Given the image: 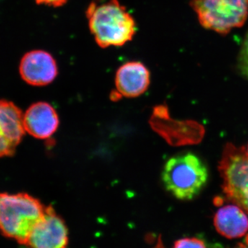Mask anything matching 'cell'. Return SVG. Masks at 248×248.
Masks as SVG:
<instances>
[{
	"instance_id": "cell-6",
	"label": "cell",
	"mask_w": 248,
	"mask_h": 248,
	"mask_svg": "<svg viewBox=\"0 0 248 248\" xmlns=\"http://www.w3.org/2000/svg\"><path fill=\"white\" fill-rule=\"evenodd\" d=\"M27 245L32 248H67L66 225L51 206L46 208L45 215L32 230Z\"/></svg>"
},
{
	"instance_id": "cell-12",
	"label": "cell",
	"mask_w": 248,
	"mask_h": 248,
	"mask_svg": "<svg viewBox=\"0 0 248 248\" xmlns=\"http://www.w3.org/2000/svg\"><path fill=\"white\" fill-rule=\"evenodd\" d=\"M237 68L241 76L248 80V31L238 55Z\"/></svg>"
},
{
	"instance_id": "cell-5",
	"label": "cell",
	"mask_w": 248,
	"mask_h": 248,
	"mask_svg": "<svg viewBox=\"0 0 248 248\" xmlns=\"http://www.w3.org/2000/svg\"><path fill=\"white\" fill-rule=\"evenodd\" d=\"M218 170L227 199L248 214V155L246 149L227 143Z\"/></svg>"
},
{
	"instance_id": "cell-1",
	"label": "cell",
	"mask_w": 248,
	"mask_h": 248,
	"mask_svg": "<svg viewBox=\"0 0 248 248\" xmlns=\"http://www.w3.org/2000/svg\"><path fill=\"white\" fill-rule=\"evenodd\" d=\"M89 27L96 43L102 48L123 46L136 33L135 19L118 0L102 4L92 2L86 11Z\"/></svg>"
},
{
	"instance_id": "cell-3",
	"label": "cell",
	"mask_w": 248,
	"mask_h": 248,
	"mask_svg": "<svg viewBox=\"0 0 248 248\" xmlns=\"http://www.w3.org/2000/svg\"><path fill=\"white\" fill-rule=\"evenodd\" d=\"M208 177L206 165L192 153L171 157L161 174L166 190L180 200L195 198L206 185Z\"/></svg>"
},
{
	"instance_id": "cell-2",
	"label": "cell",
	"mask_w": 248,
	"mask_h": 248,
	"mask_svg": "<svg viewBox=\"0 0 248 248\" xmlns=\"http://www.w3.org/2000/svg\"><path fill=\"white\" fill-rule=\"evenodd\" d=\"M46 208L26 193H0V232L6 237L27 245L29 236Z\"/></svg>"
},
{
	"instance_id": "cell-7",
	"label": "cell",
	"mask_w": 248,
	"mask_h": 248,
	"mask_svg": "<svg viewBox=\"0 0 248 248\" xmlns=\"http://www.w3.org/2000/svg\"><path fill=\"white\" fill-rule=\"evenodd\" d=\"M26 133L24 114L7 100H0V157L14 154Z\"/></svg>"
},
{
	"instance_id": "cell-11",
	"label": "cell",
	"mask_w": 248,
	"mask_h": 248,
	"mask_svg": "<svg viewBox=\"0 0 248 248\" xmlns=\"http://www.w3.org/2000/svg\"><path fill=\"white\" fill-rule=\"evenodd\" d=\"M214 223L217 231L228 239L241 237L248 231V217L237 205H227L218 209Z\"/></svg>"
},
{
	"instance_id": "cell-15",
	"label": "cell",
	"mask_w": 248,
	"mask_h": 248,
	"mask_svg": "<svg viewBox=\"0 0 248 248\" xmlns=\"http://www.w3.org/2000/svg\"><path fill=\"white\" fill-rule=\"evenodd\" d=\"M164 248V246H163L162 241H161V238H159L157 244H156V246H155V248Z\"/></svg>"
},
{
	"instance_id": "cell-8",
	"label": "cell",
	"mask_w": 248,
	"mask_h": 248,
	"mask_svg": "<svg viewBox=\"0 0 248 248\" xmlns=\"http://www.w3.org/2000/svg\"><path fill=\"white\" fill-rule=\"evenodd\" d=\"M19 73L27 84L44 86L55 79L58 75V67L51 54L45 50H32L23 57Z\"/></svg>"
},
{
	"instance_id": "cell-10",
	"label": "cell",
	"mask_w": 248,
	"mask_h": 248,
	"mask_svg": "<svg viewBox=\"0 0 248 248\" xmlns=\"http://www.w3.org/2000/svg\"><path fill=\"white\" fill-rule=\"evenodd\" d=\"M59 124L58 113L48 103H35L24 114L26 132L40 140L50 138L58 130Z\"/></svg>"
},
{
	"instance_id": "cell-16",
	"label": "cell",
	"mask_w": 248,
	"mask_h": 248,
	"mask_svg": "<svg viewBox=\"0 0 248 248\" xmlns=\"http://www.w3.org/2000/svg\"><path fill=\"white\" fill-rule=\"evenodd\" d=\"M236 248H248V246H245V245H239L238 247H236Z\"/></svg>"
},
{
	"instance_id": "cell-14",
	"label": "cell",
	"mask_w": 248,
	"mask_h": 248,
	"mask_svg": "<svg viewBox=\"0 0 248 248\" xmlns=\"http://www.w3.org/2000/svg\"><path fill=\"white\" fill-rule=\"evenodd\" d=\"M67 1L68 0H35L38 4H44L55 8L61 7L66 4Z\"/></svg>"
},
{
	"instance_id": "cell-4",
	"label": "cell",
	"mask_w": 248,
	"mask_h": 248,
	"mask_svg": "<svg viewBox=\"0 0 248 248\" xmlns=\"http://www.w3.org/2000/svg\"><path fill=\"white\" fill-rule=\"evenodd\" d=\"M190 5L201 25L221 35L244 25L248 0H191Z\"/></svg>"
},
{
	"instance_id": "cell-13",
	"label": "cell",
	"mask_w": 248,
	"mask_h": 248,
	"mask_svg": "<svg viewBox=\"0 0 248 248\" xmlns=\"http://www.w3.org/2000/svg\"><path fill=\"white\" fill-rule=\"evenodd\" d=\"M173 248H206L202 240L196 238H185L179 240Z\"/></svg>"
},
{
	"instance_id": "cell-9",
	"label": "cell",
	"mask_w": 248,
	"mask_h": 248,
	"mask_svg": "<svg viewBox=\"0 0 248 248\" xmlns=\"http://www.w3.org/2000/svg\"><path fill=\"white\" fill-rule=\"evenodd\" d=\"M151 84V73L140 62H128L118 68L115 76L117 94L128 98L143 94Z\"/></svg>"
},
{
	"instance_id": "cell-17",
	"label": "cell",
	"mask_w": 248,
	"mask_h": 248,
	"mask_svg": "<svg viewBox=\"0 0 248 248\" xmlns=\"http://www.w3.org/2000/svg\"><path fill=\"white\" fill-rule=\"evenodd\" d=\"M245 149H246V148H245ZM246 153H247V155H248V144L247 148H246Z\"/></svg>"
}]
</instances>
